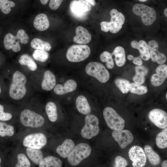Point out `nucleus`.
<instances>
[{"label":"nucleus","mask_w":167,"mask_h":167,"mask_svg":"<svg viewBox=\"0 0 167 167\" xmlns=\"http://www.w3.org/2000/svg\"><path fill=\"white\" fill-rule=\"evenodd\" d=\"M161 166L162 167H167V160H165L163 161L161 164Z\"/></svg>","instance_id":"6e6d98bb"},{"label":"nucleus","mask_w":167,"mask_h":167,"mask_svg":"<svg viewBox=\"0 0 167 167\" xmlns=\"http://www.w3.org/2000/svg\"><path fill=\"white\" fill-rule=\"evenodd\" d=\"M76 106L81 114L87 115L91 113V108L87 98L84 96H78L76 100Z\"/></svg>","instance_id":"412c9836"},{"label":"nucleus","mask_w":167,"mask_h":167,"mask_svg":"<svg viewBox=\"0 0 167 167\" xmlns=\"http://www.w3.org/2000/svg\"><path fill=\"white\" fill-rule=\"evenodd\" d=\"M1 162V159L0 157V167H1V165H0Z\"/></svg>","instance_id":"680f3d73"},{"label":"nucleus","mask_w":167,"mask_h":167,"mask_svg":"<svg viewBox=\"0 0 167 167\" xmlns=\"http://www.w3.org/2000/svg\"><path fill=\"white\" fill-rule=\"evenodd\" d=\"M18 0L20 1H24L25 0Z\"/></svg>","instance_id":"e2e57ef3"},{"label":"nucleus","mask_w":167,"mask_h":167,"mask_svg":"<svg viewBox=\"0 0 167 167\" xmlns=\"http://www.w3.org/2000/svg\"><path fill=\"white\" fill-rule=\"evenodd\" d=\"M20 119L21 124L24 126L35 128L41 126L45 122L42 116L28 109L21 112Z\"/></svg>","instance_id":"6e6552de"},{"label":"nucleus","mask_w":167,"mask_h":167,"mask_svg":"<svg viewBox=\"0 0 167 167\" xmlns=\"http://www.w3.org/2000/svg\"><path fill=\"white\" fill-rule=\"evenodd\" d=\"M150 58H151L152 60L154 62H156L158 54L156 52L151 51L150 52Z\"/></svg>","instance_id":"8fccbe9b"},{"label":"nucleus","mask_w":167,"mask_h":167,"mask_svg":"<svg viewBox=\"0 0 167 167\" xmlns=\"http://www.w3.org/2000/svg\"><path fill=\"white\" fill-rule=\"evenodd\" d=\"M136 74L145 76L148 72V68L143 65H137L135 67Z\"/></svg>","instance_id":"37998d69"},{"label":"nucleus","mask_w":167,"mask_h":167,"mask_svg":"<svg viewBox=\"0 0 167 167\" xmlns=\"http://www.w3.org/2000/svg\"><path fill=\"white\" fill-rule=\"evenodd\" d=\"M166 98H167V94H166Z\"/></svg>","instance_id":"0e129e2a"},{"label":"nucleus","mask_w":167,"mask_h":167,"mask_svg":"<svg viewBox=\"0 0 167 167\" xmlns=\"http://www.w3.org/2000/svg\"><path fill=\"white\" fill-rule=\"evenodd\" d=\"M5 48L7 50L11 49L13 51L17 52L21 50V47L16 36L9 33L5 36L3 40Z\"/></svg>","instance_id":"f3484780"},{"label":"nucleus","mask_w":167,"mask_h":167,"mask_svg":"<svg viewBox=\"0 0 167 167\" xmlns=\"http://www.w3.org/2000/svg\"><path fill=\"white\" fill-rule=\"evenodd\" d=\"M156 143L157 147L161 149H164L167 147V127L163 128L161 131L157 135Z\"/></svg>","instance_id":"c85d7f7f"},{"label":"nucleus","mask_w":167,"mask_h":167,"mask_svg":"<svg viewBox=\"0 0 167 167\" xmlns=\"http://www.w3.org/2000/svg\"><path fill=\"white\" fill-rule=\"evenodd\" d=\"M101 29L103 32H107L109 31V22L103 21L101 24Z\"/></svg>","instance_id":"09e8293b"},{"label":"nucleus","mask_w":167,"mask_h":167,"mask_svg":"<svg viewBox=\"0 0 167 167\" xmlns=\"http://www.w3.org/2000/svg\"><path fill=\"white\" fill-rule=\"evenodd\" d=\"M91 148L87 143H81L75 146L67 156L68 161L72 166H76L90 155Z\"/></svg>","instance_id":"f03ea898"},{"label":"nucleus","mask_w":167,"mask_h":167,"mask_svg":"<svg viewBox=\"0 0 167 167\" xmlns=\"http://www.w3.org/2000/svg\"><path fill=\"white\" fill-rule=\"evenodd\" d=\"M89 47L85 45H74L67 49L66 56L68 60L71 62H79L87 59L90 55Z\"/></svg>","instance_id":"7ed1b4c3"},{"label":"nucleus","mask_w":167,"mask_h":167,"mask_svg":"<svg viewBox=\"0 0 167 167\" xmlns=\"http://www.w3.org/2000/svg\"><path fill=\"white\" fill-rule=\"evenodd\" d=\"M85 125L81 131V135L84 138L90 139L99 133V120L95 115L89 114L85 117Z\"/></svg>","instance_id":"0eeeda50"},{"label":"nucleus","mask_w":167,"mask_h":167,"mask_svg":"<svg viewBox=\"0 0 167 167\" xmlns=\"http://www.w3.org/2000/svg\"><path fill=\"white\" fill-rule=\"evenodd\" d=\"M19 42L23 44L27 43L29 41V37L23 29H20L17 32L16 36Z\"/></svg>","instance_id":"58836bf2"},{"label":"nucleus","mask_w":167,"mask_h":167,"mask_svg":"<svg viewBox=\"0 0 167 167\" xmlns=\"http://www.w3.org/2000/svg\"><path fill=\"white\" fill-rule=\"evenodd\" d=\"M139 43L136 41H133L131 43V46L133 48L137 49Z\"/></svg>","instance_id":"603ef678"},{"label":"nucleus","mask_w":167,"mask_h":167,"mask_svg":"<svg viewBox=\"0 0 167 167\" xmlns=\"http://www.w3.org/2000/svg\"><path fill=\"white\" fill-rule=\"evenodd\" d=\"M19 62L22 65H25L31 71H35L37 66L33 59L28 55L24 54L22 55L19 60Z\"/></svg>","instance_id":"bb28decb"},{"label":"nucleus","mask_w":167,"mask_h":167,"mask_svg":"<svg viewBox=\"0 0 167 167\" xmlns=\"http://www.w3.org/2000/svg\"><path fill=\"white\" fill-rule=\"evenodd\" d=\"M115 56L114 60L117 65L121 67L124 65L126 62L125 52L123 47L118 46L116 47L112 53Z\"/></svg>","instance_id":"4be33fe9"},{"label":"nucleus","mask_w":167,"mask_h":167,"mask_svg":"<svg viewBox=\"0 0 167 167\" xmlns=\"http://www.w3.org/2000/svg\"><path fill=\"white\" fill-rule=\"evenodd\" d=\"M128 155L130 160L132 161L134 167H142L146 163L147 158L143 149L138 146H133L129 149Z\"/></svg>","instance_id":"9d476101"},{"label":"nucleus","mask_w":167,"mask_h":167,"mask_svg":"<svg viewBox=\"0 0 167 167\" xmlns=\"http://www.w3.org/2000/svg\"><path fill=\"white\" fill-rule=\"evenodd\" d=\"M32 55L35 60L42 62H46L49 57V54L46 51L38 49L34 51Z\"/></svg>","instance_id":"c9c22d12"},{"label":"nucleus","mask_w":167,"mask_h":167,"mask_svg":"<svg viewBox=\"0 0 167 167\" xmlns=\"http://www.w3.org/2000/svg\"><path fill=\"white\" fill-rule=\"evenodd\" d=\"M39 165V167H61L62 162L57 157L49 156L43 159Z\"/></svg>","instance_id":"b1692460"},{"label":"nucleus","mask_w":167,"mask_h":167,"mask_svg":"<svg viewBox=\"0 0 167 167\" xmlns=\"http://www.w3.org/2000/svg\"><path fill=\"white\" fill-rule=\"evenodd\" d=\"M145 130H146V129H147L146 128H145Z\"/></svg>","instance_id":"69168bd1"},{"label":"nucleus","mask_w":167,"mask_h":167,"mask_svg":"<svg viewBox=\"0 0 167 167\" xmlns=\"http://www.w3.org/2000/svg\"><path fill=\"white\" fill-rule=\"evenodd\" d=\"M56 84V78L54 74L50 71H46L41 83L42 89L47 91L51 90L54 88Z\"/></svg>","instance_id":"6ab92c4d"},{"label":"nucleus","mask_w":167,"mask_h":167,"mask_svg":"<svg viewBox=\"0 0 167 167\" xmlns=\"http://www.w3.org/2000/svg\"><path fill=\"white\" fill-rule=\"evenodd\" d=\"M45 109L49 120L52 122H55L58 119L57 106L53 102H49L46 105Z\"/></svg>","instance_id":"cd10ccee"},{"label":"nucleus","mask_w":167,"mask_h":167,"mask_svg":"<svg viewBox=\"0 0 167 167\" xmlns=\"http://www.w3.org/2000/svg\"><path fill=\"white\" fill-rule=\"evenodd\" d=\"M90 4L83 0H73L70 3V8L75 15L81 17L91 9Z\"/></svg>","instance_id":"4468645a"},{"label":"nucleus","mask_w":167,"mask_h":167,"mask_svg":"<svg viewBox=\"0 0 167 167\" xmlns=\"http://www.w3.org/2000/svg\"><path fill=\"white\" fill-rule=\"evenodd\" d=\"M133 80L135 83L141 85L145 82V78L144 76L135 74L133 78Z\"/></svg>","instance_id":"49530a36"},{"label":"nucleus","mask_w":167,"mask_h":167,"mask_svg":"<svg viewBox=\"0 0 167 167\" xmlns=\"http://www.w3.org/2000/svg\"><path fill=\"white\" fill-rule=\"evenodd\" d=\"M148 45V49L150 51L156 52L158 50V44L157 41L155 40L149 41Z\"/></svg>","instance_id":"a18cd8bd"},{"label":"nucleus","mask_w":167,"mask_h":167,"mask_svg":"<svg viewBox=\"0 0 167 167\" xmlns=\"http://www.w3.org/2000/svg\"><path fill=\"white\" fill-rule=\"evenodd\" d=\"M111 20L109 22V30L113 33L118 32L124 23L125 18L121 13L115 9H113L110 12Z\"/></svg>","instance_id":"9b49d317"},{"label":"nucleus","mask_w":167,"mask_h":167,"mask_svg":"<svg viewBox=\"0 0 167 167\" xmlns=\"http://www.w3.org/2000/svg\"><path fill=\"white\" fill-rule=\"evenodd\" d=\"M85 0L93 6H95V5L96 3H95V0Z\"/></svg>","instance_id":"5fc2aeb1"},{"label":"nucleus","mask_w":167,"mask_h":167,"mask_svg":"<svg viewBox=\"0 0 167 167\" xmlns=\"http://www.w3.org/2000/svg\"><path fill=\"white\" fill-rule=\"evenodd\" d=\"M63 0H50L49 6L53 10L57 9L61 5Z\"/></svg>","instance_id":"c03bdc74"},{"label":"nucleus","mask_w":167,"mask_h":167,"mask_svg":"<svg viewBox=\"0 0 167 167\" xmlns=\"http://www.w3.org/2000/svg\"><path fill=\"white\" fill-rule=\"evenodd\" d=\"M4 109L3 106L0 104V120L5 121L11 119L12 117V114L9 113H5Z\"/></svg>","instance_id":"ea45409f"},{"label":"nucleus","mask_w":167,"mask_h":167,"mask_svg":"<svg viewBox=\"0 0 167 167\" xmlns=\"http://www.w3.org/2000/svg\"><path fill=\"white\" fill-rule=\"evenodd\" d=\"M77 86L75 81L70 79L66 81L63 85L58 84L56 85L54 88V91L57 95H63L74 91Z\"/></svg>","instance_id":"dca6fc26"},{"label":"nucleus","mask_w":167,"mask_h":167,"mask_svg":"<svg viewBox=\"0 0 167 167\" xmlns=\"http://www.w3.org/2000/svg\"><path fill=\"white\" fill-rule=\"evenodd\" d=\"M26 151L29 158L36 165H39L43 159L42 152L40 149L28 148Z\"/></svg>","instance_id":"5701e85b"},{"label":"nucleus","mask_w":167,"mask_h":167,"mask_svg":"<svg viewBox=\"0 0 167 167\" xmlns=\"http://www.w3.org/2000/svg\"><path fill=\"white\" fill-rule=\"evenodd\" d=\"M16 3L10 0H0V9L5 14H8L11 11V8L15 6Z\"/></svg>","instance_id":"f704fd0d"},{"label":"nucleus","mask_w":167,"mask_h":167,"mask_svg":"<svg viewBox=\"0 0 167 167\" xmlns=\"http://www.w3.org/2000/svg\"><path fill=\"white\" fill-rule=\"evenodd\" d=\"M116 86L123 93H127L129 90L130 82L127 80L121 78L116 79L114 80Z\"/></svg>","instance_id":"2f4dec72"},{"label":"nucleus","mask_w":167,"mask_h":167,"mask_svg":"<svg viewBox=\"0 0 167 167\" xmlns=\"http://www.w3.org/2000/svg\"><path fill=\"white\" fill-rule=\"evenodd\" d=\"M85 71L87 74L95 77L102 83L106 82L109 78L108 70L103 64L97 62L88 63L86 67Z\"/></svg>","instance_id":"39448f33"},{"label":"nucleus","mask_w":167,"mask_h":167,"mask_svg":"<svg viewBox=\"0 0 167 167\" xmlns=\"http://www.w3.org/2000/svg\"><path fill=\"white\" fill-rule=\"evenodd\" d=\"M129 90L133 94L142 95L148 92V89L146 87L132 83L130 84Z\"/></svg>","instance_id":"473e14b6"},{"label":"nucleus","mask_w":167,"mask_h":167,"mask_svg":"<svg viewBox=\"0 0 167 167\" xmlns=\"http://www.w3.org/2000/svg\"><path fill=\"white\" fill-rule=\"evenodd\" d=\"M132 11L135 14L141 17L143 23L145 25H151L156 19V15L154 9L144 4H135Z\"/></svg>","instance_id":"423d86ee"},{"label":"nucleus","mask_w":167,"mask_h":167,"mask_svg":"<svg viewBox=\"0 0 167 167\" xmlns=\"http://www.w3.org/2000/svg\"><path fill=\"white\" fill-rule=\"evenodd\" d=\"M75 146L74 141L71 139H67L57 147L56 152L62 158H65L67 157Z\"/></svg>","instance_id":"a211bd4d"},{"label":"nucleus","mask_w":167,"mask_h":167,"mask_svg":"<svg viewBox=\"0 0 167 167\" xmlns=\"http://www.w3.org/2000/svg\"><path fill=\"white\" fill-rule=\"evenodd\" d=\"M138 43L137 49L140 54L139 57L145 61L148 60L150 58V54L147 43L143 40H140Z\"/></svg>","instance_id":"c756f323"},{"label":"nucleus","mask_w":167,"mask_h":167,"mask_svg":"<svg viewBox=\"0 0 167 167\" xmlns=\"http://www.w3.org/2000/svg\"><path fill=\"white\" fill-rule=\"evenodd\" d=\"M30 45L33 48L46 51H49L52 48L49 42L38 38L33 39L31 42Z\"/></svg>","instance_id":"a878e982"},{"label":"nucleus","mask_w":167,"mask_h":167,"mask_svg":"<svg viewBox=\"0 0 167 167\" xmlns=\"http://www.w3.org/2000/svg\"><path fill=\"white\" fill-rule=\"evenodd\" d=\"M112 134L114 139L118 143L122 149L125 148L131 143L134 139L131 133L127 130H113Z\"/></svg>","instance_id":"f8f14e48"},{"label":"nucleus","mask_w":167,"mask_h":167,"mask_svg":"<svg viewBox=\"0 0 167 167\" xmlns=\"http://www.w3.org/2000/svg\"><path fill=\"white\" fill-rule=\"evenodd\" d=\"M134 57L131 54L127 56V59L129 60H132L134 59Z\"/></svg>","instance_id":"4d7b16f0"},{"label":"nucleus","mask_w":167,"mask_h":167,"mask_svg":"<svg viewBox=\"0 0 167 167\" xmlns=\"http://www.w3.org/2000/svg\"><path fill=\"white\" fill-rule=\"evenodd\" d=\"M14 133V127L5 122H0V135L3 137L6 136H11Z\"/></svg>","instance_id":"72a5a7b5"},{"label":"nucleus","mask_w":167,"mask_h":167,"mask_svg":"<svg viewBox=\"0 0 167 167\" xmlns=\"http://www.w3.org/2000/svg\"><path fill=\"white\" fill-rule=\"evenodd\" d=\"M33 25L35 28L39 31L47 29L49 26V22L47 15L44 13L38 15L34 20Z\"/></svg>","instance_id":"aec40b11"},{"label":"nucleus","mask_w":167,"mask_h":167,"mask_svg":"<svg viewBox=\"0 0 167 167\" xmlns=\"http://www.w3.org/2000/svg\"><path fill=\"white\" fill-rule=\"evenodd\" d=\"M41 4L43 5H45L48 3L49 0H39Z\"/></svg>","instance_id":"864d4df0"},{"label":"nucleus","mask_w":167,"mask_h":167,"mask_svg":"<svg viewBox=\"0 0 167 167\" xmlns=\"http://www.w3.org/2000/svg\"><path fill=\"white\" fill-rule=\"evenodd\" d=\"M139 1L142 2H144L147 1V0H139Z\"/></svg>","instance_id":"bf43d9fd"},{"label":"nucleus","mask_w":167,"mask_h":167,"mask_svg":"<svg viewBox=\"0 0 167 167\" xmlns=\"http://www.w3.org/2000/svg\"><path fill=\"white\" fill-rule=\"evenodd\" d=\"M150 120L159 128L163 129L167 126V114L164 111L160 109H155L149 112Z\"/></svg>","instance_id":"ddd939ff"},{"label":"nucleus","mask_w":167,"mask_h":167,"mask_svg":"<svg viewBox=\"0 0 167 167\" xmlns=\"http://www.w3.org/2000/svg\"><path fill=\"white\" fill-rule=\"evenodd\" d=\"M127 165V162L124 158L120 156H118L115 158L114 167H125Z\"/></svg>","instance_id":"79ce46f5"},{"label":"nucleus","mask_w":167,"mask_h":167,"mask_svg":"<svg viewBox=\"0 0 167 167\" xmlns=\"http://www.w3.org/2000/svg\"><path fill=\"white\" fill-rule=\"evenodd\" d=\"M25 76L22 73L16 71L13 74L12 81L9 90V94L12 99L19 100L24 96L26 92Z\"/></svg>","instance_id":"f257e3e1"},{"label":"nucleus","mask_w":167,"mask_h":167,"mask_svg":"<svg viewBox=\"0 0 167 167\" xmlns=\"http://www.w3.org/2000/svg\"><path fill=\"white\" fill-rule=\"evenodd\" d=\"M18 162L15 167H29L31 164L26 155L23 153H20L17 155Z\"/></svg>","instance_id":"e433bc0d"},{"label":"nucleus","mask_w":167,"mask_h":167,"mask_svg":"<svg viewBox=\"0 0 167 167\" xmlns=\"http://www.w3.org/2000/svg\"><path fill=\"white\" fill-rule=\"evenodd\" d=\"M166 78L157 74H153L151 78L152 84L154 86H159L162 84Z\"/></svg>","instance_id":"4c0bfd02"},{"label":"nucleus","mask_w":167,"mask_h":167,"mask_svg":"<svg viewBox=\"0 0 167 167\" xmlns=\"http://www.w3.org/2000/svg\"><path fill=\"white\" fill-rule=\"evenodd\" d=\"M164 13L165 15L167 17V8H165L164 11Z\"/></svg>","instance_id":"13d9d810"},{"label":"nucleus","mask_w":167,"mask_h":167,"mask_svg":"<svg viewBox=\"0 0 167 167\" xmlns=\"http://www.w3.org/2000/svg\"><path fill=\"white\" fill-rule=\"evenodd\" d=\"M103 115L107 126L111 129L119 130L124 129L125 120L113 108L109 107L105 108Z\"/></svg>","instance_id":"20e7f679"},{"label":"nucleus","mask_w":167,"mask_h":167,"mask_svg":"<svg viewBox=\"0 0 167 167\" xmlns=\"http://www.w3.org/2000/svg\"><path fill=\"white\" fill-rule=\"evenodd\" d=\"M1 86H0V94L1 93Z\"/></svg>","instance_id":"052dcab7"},{"label":"nucleus","mask_w":167,"mask_h":167,"mask_svg":"<svg viewBox=\"0 0 167 167\" xmlns=\"http://www.w3.org/2000/svg\"><path fill=\"white\" fill-rule=\"evenodd\" d=\"M156 72L158 75L166 79L167 77V66L166 64H161L156 69Z\"/></svg>","instance_id":"a19ab883"},{"label":"nucleus","mask_w":167,"mask_h":167,"mask_svg":"<svg viewBox=\"0 0 167 167\" xmlns=\"http://www.w3.org/2000/svg\"><path fill=\"white\" fill-rule=\"evenodd\" d=\"M113 55L107 51L103 52L100 55V59L103 62H106V66L109 69H112L114 66Z\"/></svg>","instance_id":"7c9ffc66"},{"label":"nucleus","mask_w":167,"mask_h":167,"mask_svg":"<svg viewBox=\"0 0 167 167\" xmlns=\"http://www.w3.org/2000/svg\"><path fill=\"white\" fill-rule=\"evenodd\" d=\"M133 60V63L136 65H141L143 64V61L139 56L134 57Z\"/></svg>","instance_id":"3c124183"},{"label":"nucleus","mask_w":167,"mask_h":167,"mask_svg":"<svg viewBox=\"0 0 167 167\" xmlns=\"http://www.w3.org/2000/svg\"><path fill=\"white\" fill-rule=\"evenodd\" d=\"M76 35L73 41L75 43L80 45L88 43L91 40V35L88 31L82 26H78L75 29Z\"/></svg>","instance_id":"2eb2a0df"},{"label":"nucleus","mask_w":167,"mask_h":167,"mask_svg":"<svg viewBox=\"0 0 167 167\" xmlns=\"http://www.w3.org/2000/svg\"><path fill=\"white\" fill-rule=\"evenodd\" d=\"M144 151L150 163L152 165H156L161 162V158L159 156L149 145L146 146L144 148Z\"/></svg>","instance_id":"393cba45"},{"label":"nucleus","mask_w":167,"mask_h":167,"mask_svg":"<svg viewBox=\"0 0 167 167\" xmlns=\"http://www.w3.org/2000/svg\"><path fill=\"white\" fill-rule=\"evenodd\" d=\"M46 143V138L42 133L29 135L24 138L23 141V144L24 146L40 149L45 146Z\"/></svg>","instance_id":"1a4fd4ad"},{"label":"nucleus","mask_w":167,"mask_h":167,"mask_svg":"<svg viewBox=\"0 0 167 167\" xmlns=\"http://www.w3.org/2000/svg\"><path fill=\"white\" fill-rule=\"evenodd\" d=\"M157 53V58L156 61L157 63L159 64H162L164 63L166 61L167 58L165 54L162 53L158 50L156 51Z\"/></svg>","instance_id":"de8ad7c7"}]
</instances>
